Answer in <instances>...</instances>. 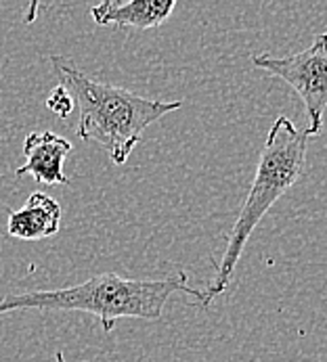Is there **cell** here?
Listing matches in <instances>:
<instances>
[{"label": "cell", "instance_id": "6da1fadb", "mask_svg": "<svg viewBox=\"0 0 327 362\" xmlns=\"http://www.w3.org/2000/svg\"><path fill=\"white\" fill-rule=\"evenodd\" d=\"M174 293H185L197 300L204 308L212 304L206 293L187 285L185 272L156 281L124 279L115 272H101L80 285L65 289L4 296L0 298V316L15 310L88 312L99 318L103 333H111L117 318L160 320L166 302Z\"/></svg>", "mask_w": 327, "mask_h": 362}, {"label": "cell", "instance_id": "7a4b0ae2", "mask_svg": "<svg viewBox=\"0 0 327 362\" xmlns=\"http://www.w3.org/2000/svg\"><path fill=\"white\" fill-rule=\"evenodd\" d=\"M51 63L59 84L80 109L76 134L97 143L115 165L126 163L151 124L183 107L180 101L145 99L126 88L97 82L63 57H51Z\"/></svg>", "mask_w": 327, "mask_h": 362}, {"label": "cell", "instance_id": "3957f363", "mask_svg": "<svg viewBox=\"0 0 327 362\" xmlns=\"http://www.w3.org/2000/svg\"><path fill=\"white\" fill-rule=\"evenodd\" d=\"M309 139L311 136L306 134V130H298L289 117L281 115L272 122L256 165L250 193L241 206V211L237 214L235 224L229 230L226 250L217 264L214 279L208 285L206 296L210 302L229 287L235 266L254 228L269 214L275 202L281 199L302 176L306 168Z\"/></svg>", "mask_w": 327, "mask_h": 362}, {"label": "cell", "instance_id": "277c9868", "mask_svg": "<svg viewBox=\"0 0 327 362\" xmlns=\"http://www.w3.org/2000/svg\"><path fill=\"white\" fill-rule=\"evenodd\" d=\"M252 63L258 69L281 78L296 90L309 117L306 134L317 136L323 128L327 109V32L319 34L304 51L287 57L258 54L252 57Z\"/></svg>", "mask_w": 327, "mask_h": 362}, {"label": "cell", "instance_id": "5b68a950", "mask_svg": "<svg viewBox=\"0 0 327 362\" xmlns=\"http://www.w3.org/2000/svg\"><path fill=\"white\" fill-rule=\"evenodd\" d=\"M71 153V143L54 132H32L23 141L25 163L15 170L17 176L30 174L38 185H69L63 163Z\"/></svg>", "mask_w": 327, "mask_h": 362}, {"label": "cell", "instance_id": "8992f818", "mask_svg": "<svg viewBox=\"0 0 327 362\" xmlns=\"http://www.w3.org/2000/svg\"><path fill=\"white\" fill-rule=\"evenodd\" d=\"M174 8V0H105L91 8V17L99 25H113L117 30H156L170 19Z\"/></svg>", "mask_w": 327, "mask_h": 362}, {"label": "cell", "instance_id": "52a82bcc", "mask_svg": "<svg viewBox=\"0 0 327 362\" xmlns=\"http://www.w3.org/2000/svg\"><path fill=\"white\" fill-rule=\"evenodd\" d=\"M63 209L51 195L36 191L28 197L23 207L8 211L6 233L23 241H40L54 237L61 230Z\"/></svg>", "mask_w": 327, "mask_h": 362}, {"label": "cell", "instance_id": "ba28073f", "mask_svg": "<svg viewBox=\"0 0 327 362\" xmlns=\"http://www.w3.org/2000/svg\"><path fill=\"white\" fill-rule=\"evenodd\" d=\"M47 107L53 111L54 115H59V117H67L71 111H74V99H71V95L59 84L57 88H54L53 93H51V97H49V101H47Z\"/></svg>", "mask_w": 327, "mask_h": 362}, {"label": "cell", "instance_id": "9c48e42d", "mask_svg": "<svg viewBox=\"0 0 327 362\" xmlns=\"http://www.w3.org/2000/svg\"><path fill=\"white\" fill-rule=\"evenodd\" d=\"M54 358H57V362H65L63 361V352H57V354H54Z\"/></svg>", "mask_w": 327, "mask_h": 362}]
</instances>
